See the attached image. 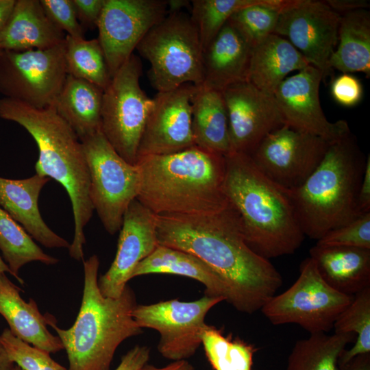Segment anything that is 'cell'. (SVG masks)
<instances>
[{
	"mask_svg": "<svg viewBox=\"0 0 370 370\" xmlns=\"http://www.w3.org/2000/svg\"><path fill=\"white\" fill-rule=\"evenodd\" d=\"M158 244L194 255L225 283L227 301L252 314L282 284L279 271L247 243L238 214L230 204L204 214H156Z\"/></svg>",
	"mask_w": 370,
	"mask_h": 370,
	"instance_id": "6da1fadb",
	"label": "cell"
},
{
	"mask_svg": "<svg viewBox=\"0 0 370 370\" xmlns=\"http://www.w3.org/2000/svg\"><path fill=\"white\" fill-rule=\"evenodd\" d=\"M0 118L17 123L34 139L38 149L37 174L60 183L70 198L74 219V236L70 256L84 260V228L94 208L90 199V175L82 142L54 106L36 108L4 97L0 99Z\"/></svg>",
	"mask_w": 370,
	"mask_h": 370,
	"instance_id": "7a4b0ae2",
	"label": "cell"
},
{
	"mask_svg": "<svg viewBox=\"0 0 370 370\" xmlns=\"http://www.w3.org/2000/svg\"><path fill=\"white\" fill-rule=\"evenodd\" d=\"M136 197L156 214H204L229 205L224 190L225 156L198 146L137 159Z\"/></svg>",
	"mask_w": 370,
	"mask_h": 370,
	"instance_id": "3957f363",
	"label": "cell"
},
{
	"mask_svg": "<svg viewBox=\"0 0 370 370\" xmlns=\"http://www.w3.org/2000/svg\"><path fill=\"white\" fill-rule=\"evenodd\" d=\"M224 190L249 246L270 259L293 254L305 236L287 190L264 175L247 153L225 156Z\"/></svg>",
	"mask_w": 370,
	"mask_h": 370,
	"instance_id": "277c9868",
	"label": "cell"
},
{
	"mask_svg": "<svg viewBox=\"0 0 370 370\" xmlns=\"http://www.w3.org/2000/svg\"><path fill=\"white\" fill-rule=\"evenodd\" d=\"M99 267L97 255L84 261L82 304L70 328H59L53 317L46 314L47 325L56 330L66 352L68 370H109L120 344L143 332L132 314L137 305L133 291L127 285L117 298L103 296L98 286Z\"/></svg>",
	"mask_w": 370,
	"mask_h": 370,
	"instance_id": "5b68a950",
	"label": "cell"
},
{
	"mask_svg": "<svg viewBox=\"0 0 370 370\" xmlns=\"http://www.w3.org/2000/svg\"><path fill=\"white\" fill-rule=\"evenodd\" d=\"M366 159L350 132L330 144L302 185L287 190L305 236L317 241L362 215L358 196Z\"/></svg>",
	"mask_w": 370,
	"mask_h": 370,
	"instance_id": "8992f818",
	"label": "cell"
},
{
	"mask_svg": "<svg viewBox=\"0 0 370 370\" xmlns=\"http://www.w3.org/2000/svg\"><path fill=\"white\" fill-rule=\"evenodd\" d=\"M148 60V77L158 92L174 90L185 84L203 83V49L190 14H167L147 33L136 47Z\"/></svg>",
	"mask_w": 370,
	"mask_h": 370,
	"instance_id": "52a82bcc",
	"label": "cell"
},
{
	"mask_svg": "<svg viewBox=\"0 0 370 370\" xmlns=\"http://www.w3.org/2000/svg\"><path fill=\"white\" fill-rule=\"evenodd\" d=\"M81 142L90 175V199L104 228L113 235L120 230L125 210L138 195V166L121 158L101 130Z\"/></svg>",
	"mask_w": 370,
	"mask_h": 370,
	"instance_id": "ba28073f",
	"label": "cell"
},
{
	"mask_svg": "<svg viewBox=\"0 0 370 370\" xmlns=\"http://www.w3.org/2000/svg\"><path fill=\"white\" fill-rule=\"evenodd\" d=\"M142 63L134 53L103 92L101 129L125 161L136 164L139 143L153 106L140 86Z\"/></svg>",
	"mask_w": 370,
	"mask_h": 370,
	"instance_id": "9c48e42d",
	"label": "cell"
},
{
	"mask_svg": "<svg viewBox=\"0 0 370 370\" xmlns=\"http://www.w3.org/2000/svg\"><path fill=\"white\" fill-rule=\"evenodd\" d=\"M353 297L329 286L308 257L301 263L292 286L273 296L260 310L273 325L294 323L310 334L327 333Z\"/></svg>",
	"mask_w": 370,
	"mask_h": 370,
	"instance_id": "30bf717a",
	"label": "cell"
},
{
	"mask_svg": "<svg viewBox=\"0 0 370 370\" xmlns=\"http://www.w3.org/2000/svg\"><path fill=\"white\" fill-rule=\"evenodd\" d=\"M66 76L64 41L48 49L0 53V92L32 107L53 106Z\"/></svg>",
	"mask_w": 370,
	"mask_h": 370,
	"instance_id": "8fae6325",
	"label": "cell"
},
{
	"mask_svg": "<svg viewBox=\"0 0 370 370\" xmlns=\"http://www.w3.org/2000/svg\"><path fill=\"white\" fill-rule=\"evenodd\" d=\"M223 301V297L206 295L193 301L171 299L136 305L132 314L140 328H151L160 333L158 350L162 356L172 361L186 360L201 345L206 314Z\"/></svg>",
	"mask_w": 370,
	"mask_h": 370,
	"instance_id": "7c38bea8",
	"label": "cell"
},
{
	"mask_svg": "<svg viewBox=\"0 0 370 370\" xmlns=\"http://www.w3.org/2000/svg\"><path fill=\"white\" fill-rule=\"evenodd\" d=\"M330 143L284 124L249 155L258 169L281 188H299L323 160Z\"/></svg>",
	"mask_w": 370,
	"mask_h": 370,
	"instance_id": "4fadbf2b",
	"label": "cell"
},
{
	"mask_svg": "<svg viewBox=\"0 0 370 370\" xmlns=\"http://www.w3.org/2000/svg\"><path fill=\"white\" fill-rule=\"evenodd\" d=\"M340 18L325 1L287 0L274 34L286 38L324 79L333 72L330 60L338 43Z\"/></svg>",
	"mask_w": 370,
	"mask_h": 370,
	"instance_id": "5bb4252c",
	"label": "cell"
},
{
	"mask_svg": "<svg viewBox=\"0 0 370 370\" xmlns=\"http://www.w3.org/2000/svg\"><path fill=\"white\" fill-rule=\"evenodd\" d=\"M167 14L165 0H105L97 29L112 76L155 25Z\"/></svg>",
	"mask_w": 370,
	"mask_h": 370,
	"instance_id": "9a60e30c",
	"label": "cell"
},
{
	"mask_svg": "<svg viewBox=\"0 0 370 370\" xmlns=\"http://www.w3.org/2000/svg\"><path fill=\"white\" fill-rule=\"evenodd\" d=\"M323 79L321 71L310 64L285 78L273 96L286 124L333 143L351 130L346 121L330 122L325 116L319 100Z\"/></svg>",
	"mask_w": 370,
	"mask_h": 370,
	"instance_id": "2e32d148",
	"label": "cell"
},
{
	"mask_svg": "<svg viewBox=\"0 0 370 370\" xmlns=\"http://www.w3.org/2000/svg\"><path fill=\"white\" fill-rule=\"evenodd\" d=\"M196 86L185 84L158 92L148 116L137 158L176 153L195 146L191 98Z\"/></svg>",
	"mask_w": 370,
	"mask_h": 370,
	"instance_id": "e0dca14e",
	"label": "cell"
},
{
	"mask_svg": "<svg viewBox=\"0 0 370 370\" xmlns=\"http://www.w3.org/2000/svg\"><path fill=\"white\" fill-rule=\"evenodd\" d=\"M232 152L251 155L271 132L285 124L273 95L248 81L225 88Z\"/></svg>",
	"mask_w": 370,
	"mask_h": 370,
	"instance_id": "ac0fdd59",
	"label": "cell"
},
{
	"mask_svg": "<svg viewBox=\"0 0 370 370\" xmlns=\"http://www.w3.org/2000/svg\"><path fill=\"white\" fill-rule=\"evenodd\" d=\"M158 245L156 214L138 199L133 200L123 215L115 258L98 280L101 294L107 297H120L136 267Z\"/></svg>",
	"mask_w": 370,
	"mask_h": 370,
	"instance_id": "d6986e66",
	"label": "cell"
},
{
	"mask_svg": "<svg viewBox=\"0 0 370 370\" xmlns=\"http://www.w3.org/2000/svg\"><path fill=\"white\" fill-rule=\"evenodd\" d=\"M51 179L36 173L21 180L0 177V207L38 243L48 248H69L70 244L43 221L38 197Z\"/></svg>",
	"mask_w": 370,
	"mask_h": 370,
	"instance_id": "ffe728a7",
	"label": "cell"
},
{
	"mask_svg": "<svg viewBox=\"0 0 370 370\" xmlns=\"http://www.w3.org/2000/svg\"><path fill=\"white\" fill-rule=\"evenodd\" d=\"M251 47L227 21L203 53L204 87L222 92L247 81Z\"/></svg>",
	"mask_w": 370,
	"mask_h": 370,
	"instance_id": "44dd1931",
	"label": "cell"
},
{
	"mask_svg": "<svg viewBox=\"0 0 370 370\" xmlns=\"http://www.w3.org/2000/svg\"><path fill=\"white\" fill-rule=\"evenodd\" d=\"M21 289L0 273V314L6 320L10 332L25 343L49 353L64 349L58 336L47 328V315H42L35 301L26 302Z\"/></svg>",
	"mask_w": 370,
	"mask_h": 370,
	"instance_id": "7402d4cb",
	"label": "cell"
},
{
	"mask_svg": "<svg viewBox=\"0 0 370 370\" xmlns=\"http://www.w3.org/2000/svg\"><path fill=\"white\" fill-rule=\"evenodd\" d=\"M65 33L45 14L40 0H17L0 32V47L7 51L44 49L62 44Z\"/></svg>",
	"mask_w": 370,
	"mask_h": 370,
	"instance_id": "603a6c76",
	"label": "cell"
},
{
	"mask_svg": "<svg viewBox=\"0 0 370 370\" xmlns=\"http://www.w3.org/2000/svg\"><path fill=\"white\" fill-rule=\"evenodd\" d=\"M310 257L321 278L336 291L353 296L370 287V249L315 245Z\"/></svg>",
	"mask_w": 370,
	"mask_h": 370,
	"instance_id": "cb8c5ba5",
	"label": "cell"
},
{
	"mask_svg": "<svg viewBox=\"0 0 370 370\" xmlns=\"http://www.w3.org/2000/svg\"><path fill=\"white\" fill-rule=\"evenodd\" d=\"M310 65L284 38L272 34L251 48L247 81L273 95L287 75Z\"/></svg>",
	"mask_w": 370,
	"mask_h": 370,
	"instance_id": "d4e9b609",
	"label": "cell"
},
{
	"mask_svg": "<svg viewBox=\"0 0 370 370\" xmlns=\"http://www.w3.org/2000/svg\"><path fill=\"white\" fill-rule=\"evenodd\" d=\"M191 98L195 144L223 156L232 152L228 117L221 91L195 86Z\"/></svg>",
	"mask_w": 370,
	"mask_h": 370,
	"instance_id": "484cf974",
	"label": "cell"
},
{
	"mask_svg": "<svg viewBox=\"0 0 370 370\" xmlns=\"http://www.w3.org/2000/svg\"><path fill=\"white\" fill-rule=\"evenodd\" d=\"M103 90L67 75L54 107L82 141L101 129Z\"/></svg>",
	"mask_w": 370,
	"mask_h": 370,
	"instance_id": "4316f807",
	"label": "cell"
},
{
	"mask_svg": "<svg viewBox=\"0 0 370 370\" xmlns=\"http://www.w3.org/2000/svg\"><path fill=\"white\" fill-rule=\"evenodd\" d=\"M164 273L181 275L201 283L206 295L221 297L227 301L228 291L221 278L205 262L188 252L159 245L134 269L132 279L143 275Z\"/></svg>",
	"mask_w": 370,
	"mask_h": 370,
	"instance_id": "83f0119b",
	"label": "cell"
},
{
	"mask_svg": "<svg viewBox=\"0 0 370 370\" xmlns=\"http://www.w3.org/2000/svg\"><path fill=\"white\" fill-rule=\"evenodd\" d=\"M330 66L342 73L370 75V12L358 10L341 15L338 43Z\"/></svg>",
	"mask_w": 370,
	"mask_h": 370,
	"instance_id": "f1b7e54d",
	"label": "cell"
},
{
	"mask_svg": "<svg viewBox=\"0 0 370 370\" xmlns=\"http://www.w3.org/2000/svg\"><path fill=\"white\" fill-rule=\"evenodd\" d=\"M352 334H310L295 344L286 370H339L340 356L354 340Z\"/></svg>",
	"mask_w": 370,
	"mask_h": 370,
	"instance_id": "f546056e",
	"label": "cell"
},
{
	"mask_svg": "<svg viewBox=\"0 0 370 370\" xmlns=\"http://www.w3.org/2000/svg\"><path fill=\"white\" fill-rule=\"evenodd\" d=\"M0 250L11 275L20 283L18 271L25 264L38 261L55 264L58 259L45 254L24 228L0 207Z\"/></svg>",
	"mask_w": 370,
	"mask_h": 370,
	"instance_id": "4dcf8cb0",
	"label": "cell"
},
{
	"mask_svg": "<svg viewBox=\"0 0 370 370\" xmlns=\"http://www.w3.org/2000/svg\"><path fill=\"white\" fill-rule=\"evenodd\" d=\"M64 58L67 75L84 79L103 90L108 86L112 77L98 39L66 35Z\"/></svg>",
	"mask_w": 370,
	"mask_h": 370,
	"instance_id": "1f68e13d",
	"label": "cell"
},
{
	"mask_svg": "<svg viewBox=\"0 0 370 370\" xmlns=\"http://www.w3.org/2000/svg\"><path fill=\"white\" fill-rule=\"evenodd\" d=\"M206 358L214 370H251L257 349L221 329L207 325L201 336Z\"/></svg>",
	"mask_w": 370,
	"mask_h": 370,
	"instance_id": "d6a6232c",
	"label": "cell"
},
{
	"mask_svg": "<svg viewBox=\"0 0 370 370\" xmlns=\"http://www.w3.org/2000/svg\"><path fill=\"white\" fill-rule=\"evenodd\" d=\"M333 329L334 333L356 336L354 345L342 353L338 365L345 364L358 355L370 353V287L354 295L336 319Z\"/></svg>",
	"mask_w": 370,
	"mask_h": 370,
	"instance_id": "836d02e7",
	"label": "cell"
},
{
	"mask_svg": "<svg viewBox=\"0 0 370 370\" xmlns=\"http://www.w3.org/2000/svg\"><path fill=\"white\" fill-rule=\"evenodd\" d=\"M286 1L260 0L235 12L228 22L252 48L274 34L280 10Z\"/></svg>",
	"mask_w": 370,
	"mask_h": 370,
	"instance_id": "e575fe53",
	"label": "cell"
},
{
	"mask_svg": "<svg viewBox=\"0 0 370 370\" xmlns=\"http://www.w3.org/2000/svg\"><path fill=\"white\" fill-rule=\"evenodd\" d=\"M260 0H193L190 18L199 37L203 51L230 16L239 9Z\"/></svg>",
	"mask_w": 370,
	"mask_h": 370,
	"instance_id": "d590c367",
	"label": "cell"
},
{
	"mask_svg": "<svg viewBox=\"0 0 370 370\" xmlns=\"http://www.w3.org/2000/svg\"><path fill=\"white\" fill-rule=\"evenodd\" d=\"M0 342L10 360L22 370H68L50 356V353L34 347L15 336L5 328Z\"/></svg>",
	"mask_w": 370,
	"mask_h": 370,
	"instance_id": "8d00e7d4",
	"label": "cell"
},
{
	"mask_svg": "<svg viewBox=\"0 0 370 370\" xmlns=\"http://www.w3.org/2000/svg\"><path fill=\"white\" fill-rule=\"evenodd\" d=\"M316 245L370 249V212L328 232L317 240Z\"/></svg>",
	"mask_w": 370,
	"mask_h": 370,
	"instance_id": "74e56055",
	"label": "cell"
},
{
	"mask_svg": "<svg viewBox=\"0 0 370 370\" xmlns=\"http://www.w3.org/2000/svg\"><path fill=\"white\" fill-rule=\"evenodd\" d=\"M49 18L68 36L84 38V29L77 20L72 0H40Z\"/></svg>",
	"mask_w": 370,
	"mask_h": 370,
	"instance_id": "f35d334b",
	"label": "cell"
},
{
	"mask_svg": "<svg viewBox=\"0 0 370 370\" xmlns=\"http://www.w3.org/2000/svg\"><path fill=\"white\" fill-rule=\"evenodd\" d=\"M331 94L339 104L351 107L360 102L363 89L360 80L349 73H343L332 82Z\"/></svg>",
	"mask_w": 370,
	"mask_h": 370,
	"instance_id": "ab89813d",
	"label": "cell"
},
{
	"mask_svg": "<svg viewBox=\"0 0 370 370\" xmlns=\"http://www.w3.org/2000/svg\"><path fill=\"white\" fill-rule=\"evenodd\" d=\"M81 25L88 28L97 26L105 0H72Z\"/></svg>",
	"mask_w": 370,
	"mask_h": 370,
	"instance_id": "60d3db41",
	"label": "cell"
},
{
	"mask_svg": "<svg viewBox=\"0 0 370 370\" xmlns=\"http://www.w3.org/2000/svg\"><path fill=\"white\" fill-rule=\"evenodd\" d=\"M149 349L147 346L136 345L121 358L114 370H140L149 358Z\"/></svg>",
	"mask_w": 370,
	"mask_h": 370,
	"instance_id": "b9f144b4",
	"label": "cell"
},
{
	"mask_svg": "<svg viewBox=\"0 0 370 370\" xmlns=\"http://www.w3.org/2000/svg\"><path fill=\"white\" fill-rule=\"evenodd\" d=\"M358 209L362 214L370 212V156L366 159L358 196Z\"/></svg>",
	"mask_w": 370,
	"mask_h": 370,
	"instance_id": "7bdbcfd3",
	"label": "cell"
},
{
	"mask_svg": "<svg viewBox=\"0 0 370 370\" xmlns=\"http://www.w3.org/2000/svg\"><path fill=\"white\" fill-rule=\"evenodd\" d=\"M325 3L336 13L342 15L370 6L367 0H326Z\"/></svg>",
	"mask_w": 370,
	"mask_h": 370,
	"instance_id": "ee69618b",
	"label": "cell"
},
{
	"mask_svg": "<svg viewBox=\"0 0 370 370\" xmlns=\"http://www.w3.org/2000/svg\"><path fill=\"white\" fill-rule=\"evenodd\" d=\"M338 366L339 370H370V353L358 355Z\"/></svg>",
	"mask_w": 370,
	"mask_h": 370,
	"instance_id": "f6af8a7d",
	"label": "cell"
},
{
	"mask_svg": "<svg viewBox=\"0 0 370 370\" xmlns=\"http://www.w3.org/2000/svg\"><path fill=\"white\" fill-rule=\"evenodd\" d=\"M140 370H195V369L186 360H181L173 361L170 364L162 367H156L153 365H145Z\"/></svg>",
	"mask_w": 370,
	"mask_h": 370,
	"instance_id": "bcb514c9",
	"label": "cell"
},
{
	"mask_svg": "<svg viewBox=\"0 0 370 370\" xmlns=\"http://www.w3.org/2000/svg\"><path fill=\"white\" fill-rule=\"evenodd\" d=\"M15 3L16 0H0V32L7 24Z\"/></svg>",
	"mask_w": 370,
	"mask_h": 370,
	"instance_id": "7dc6e473",
	"label": "cell"
},
{
	"mask_svg": "<svg viewBox=\"0 0 370 370\" xmlns=\"http://www.w3.org/2000/svg\"><path fill=\"white\" fill-rule=\"evenodd\" d=\"M14 365L0 342V370H12Z\"/></svg>",
	"mask_w": 370,
	"mask_h": 370,
	"instance_id": "c3c4849f",
	"label": "cell"
},
{
	"mask_svg": "<svg viewBox=\"0 0 370 370\" xmlns=\"http://www.w3.org/2000/svg\"><path fill=\"white\" fill-rule=\"evenodd\" d=\"M190 1L186 0H169L167 1V14L180 12L184 7L190 5Z\"/></svg>",
	"mask_w": 370,
	"mask_h": 370,
	"instance_id": "681fc988",
	"label": "cell"
},
{
	"mask_svg": "<svg viewBox=\"0 0 370 370\" xmlns=\"http://www.w3.org/2000/svg\"><path fill=\"white\" fill-rule=\"evenodd\" d=\"M5 272H8L11 274V271L8 266L6 264V263L0 256V273H5Z\"/></svg>",
	"mask_w": 370,
	"mask_h": 370,
	"instance_id": "f907efd6",
	"label": "cell"
},
{
	"mask_svg": "<svg viewBox=\"0 0 370 370\" xmlns=\"http://www.w3.org/2000/svg\"><path fill=\"white\" fill-rule=\"evenodd\" d=\"M12 370H22V369L18 366L15 365L14 367H13Z\"/></svg>",
	"mask_w": 370,
	"mask_h": 370,
	"instance_id": "816d5d0a",
	"label": "cell"
},
{
	"mask_svg": "<svg viewBox=\"0 0 370 370\" xmlns=\"http://www.w3.org/2000/svg\"><path fill=\"white\" fill-rule=\"evenodd\" d=\"M1 51H2V49H1V47H0V53H1Z\"/></svg>",
	"mask_w": 370,
	"mask_h": 370,
	"instance_id": "f5cc1de1",
	"label": "cell"
}]
</instances>
